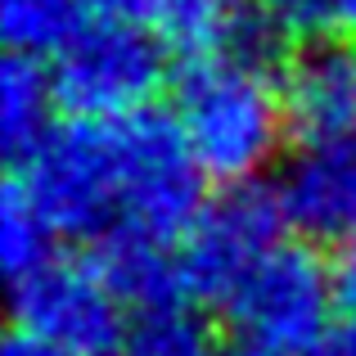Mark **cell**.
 <instances>
[{
	"label": "cell",
	"instance_id": "277c9868",
	"mask_svg": "<svg viewBox=\"0 0 356 356\" xmlns=\"http://www.w3.org/2000/svg\"><path fill=\"white\" fill-rule=\"evenodd\" d=\"M339 284L312 243H280L257 261L226 302V316L248 348L270 356H312L334 330Z\"/></svg>",
	"mask_w": 356,
	"mask_h": 356
},
{
	"label": "cell",
	"instance_id": "7a4b0ae2",
	"mask_svg": "<svg viewBox=\"0 0 356 356\" xmlns=\"http://www.w3.org/2000/svg\"><path fill=\"white\" fill-rule=\"evenodd\" d=\"M167 77V45L145 23L86 18L81 32L54 54L50 86L54 104L77 122H122L154 108Z\"/></svg>",
	"mask_w": 356,
	"mask_h": 356
},
{
	"label": "cell",
	"instance_id": "8992f818",
	"mask_svg": "<svg viewBox=\"0 0 356 356\" xmlns=\"http://www.w3.org/2000/svg\"><path fill=\"white\" fill-rule=\"evenodd\" d=\"M280 230H284V212L275 203V190H261L257 181L226 185L176 239L185 298L226 307L235 289L257 270V261L280 248Z\"/></svg>",
	"mask_w": 356,
	"mask_h": 356
},
{
	"label": "cell",
	"instance_id": "52a82bcc",
	"mask_svg": "<svg viewBox=\"0 0 356 356\" xmlns=\"http://www.w3.org/2000/svg\"><path fill=\"white\" fill-rule=\"evenodd\" d=\"M18 330L68 356H113L127 339L122 298L108 289L95 261H68L54 252L32 275L14 280Z\"/></svg>",
	"mask_w": 356,
	"mask_h": 356
},
{
	"label": "cell",
	"instance_id": "7c38bea8",
	"mask_svg": "<svg viewBox=\"0 0 356 356\" xmlns=\"http://www.w3.org/2000/svg\"><path fill=\"white\" fill-rule=\"evenodd\" d=\"M154 32L172 54L190 59H212L243 45V14L230 0H158Z\"/></svg>",
	"mask_w": 356,
	"mask_h": 356
},
{
	"label": "cell",
	"instance_id": "8fae6325",
	"mask_svg": "<svg viewBox=\"0 0 356 356\" xmlns=\"http://www.w3.org/2000/svg\"><path fill=\"white\" fill-rule=\"evenodd\" d=\"M50 108L54 104V86L50 72L32 59V54H5L0 63V145L14 163H23L50 131Z\"/></svg>",
	"mask_w": 356,
	"mask_h": 356
},
{
	"label": "cell",
	"instance_id": "6da1fadb",
	"mask_svg": "<svg viewBox=\"0 0 356 356\" xmlns=\"http://www.w3.org/2000/svg\"><path fill=\"white\" fill-rule=\"evenodd\" d=\"M172 118L181 122L194 163L217 185L257 181L280 158L284 131H293L280 81H270L261 59L235 50L185 63Z\"/></svg>",
	"mask_w": 356,
	"mask_h": 356
},
{
	"label": "cell",
	"instance_id": "5b68a950",
	"mask_svg": "<svg viewBox=\"0 0 356 356\" xmlns=\"http://www.w3.org/2000/svg\"><path fill=\"white\" fill-rule=\"evenodd\" d=\"M118 176H122V226L149 230L158 239H181L203 212V167L194 163L172 113H131L113 122Z\"/></svg>",
	"mask_w": 356,
	"mask_h": 356
},
{
	"label": "cell",
	"instance_id": "30bf717a",
	"mask_svg": "<svg viewBox=\"0 0 356 356\" xmlns=\"http://www.w3.org/2000/svg\"><path fill=\"white\" fill-rule=\"evenodd\" d=\"M90 261L108 280V289L122 298V307L158 312V307H172L185 298L176 243L149 235V230H136V226L108 230L104 239H95V257Z\"/></svg>",
	"mask_w": 356,
	"mask_h": 356
},
{
	"label": "cell",
	"instance_id": "9a60e30c",
	"mask_svg": "<svg viewBox=\"0 0 356 356\" xmlns=\"http://www.w3.org/2000/svg\"><path fill=\"white\" fill-rule=\"evenodd\" d=\"M113 356H217V343L199 312L172 302L158 312H140V321L127 330Z\"/></svg>",
	"mask_w": 356,
	"mask_h": 356
},
{
	"label": "cell",
	"instance_id": "d6986e66",
	"mask_svg": "<svg viewBox=\"0 0 356 356\" xmlns=\"http://www.w3.org/2000/svg\"><path fill=\"white\" fill-rule=\"evenodd\" d=\"M0 356H68V352H59V348H50V343H41L36 334L18 330L14 339L5 343V352H0Z\"/></svg>",
	"mask_w": 356,
	"mask_h": 356
},
{
	"label": "cell",
	"instance_id": "2e32d148",
	"mask_svg": "<svg viewBox=\"0 0 356 356\" xmlns=\"http://www.w3.org/2000/svg\"><path fill=\"white\" fill-rule=\"evenodd\" d=\"M293 14L302 36L330 32V36H356V0H293Z\"/></svg>",
	"mask_w": 356,
	"mask_h": 356
},
{
	"label": "cell",
	"instance_id": "4fadbf2b",
	"mask_svg": "<svg viewBox=\"0 0 356 356\" xmlns=\"http://www.w3.org/2000/svg\"><path fill=\"white\" fill-rule=\"evenodd\" d=\"M86 0H0V36L14 54H59L86 23Z\"/></svg>",
	"mask_w": 356,
	"mask_h": 356
},
{
	"label": "cell",
	"instance_id": "ba28073f",
	"mask_svg": "<svg viewBox=\"0 0 356 356\" xmlns=\"http://www.w3.org/2000/svg\"><path fill=\"white\" fill-rule=\"evenodd\" d=\"M275 203L284 226L307 243L356 239V131L302 136L275 172Z\"/></svg>",
	"mask_w": 356,
	"mask_h": 356
},
{
	"label": "cell",
	"instance_id": "5bb4252c",
	"mask_svg": "<svg viewBox=\"0 0 356 356\" xmlns=\"http://www.w3.org/2000/svg\"><path fill=\"white\" fill-rule=\"evenodd\" d=\"M54 239H59L54 226L41 217V208L27 199V190L14 176L0 194V266H5L9 284L45 266L54 257Z\"/></svg>",
	"mask_w": 356,
	"mask_h": 356
},
{
	"label": "cell",
	"instance_id": "e0dca14e",
	"mask_svg": "<svg viewBox=\"0 0 356 356\" xmlns=\"http://www.w3.org/2000/svg\"><path fill=\"white\" fill-rule=\"evenodd\" d=\"M95 14L104 18H127V23H149L158 9V0H86Z\"/></svg>",
	"mask_w": 356,
	"mask_h": 356
},
{
	"label": "cell",
	"instance_id": "3957f363",
	"mask_svg": "<svg viewBox=\"0 0 356 356\" xmlns=\"http://www.w3.org/2000/svg\"><path fill=\"white\" fill-rule=\"evenodd\" d=\"M18 185L63 239H104L122 226V176L113 122L50 127L18 163Z\"/></svg>",
	"mask_w": 356,
	"mask_h": 356
},
{
	"label": "cell",
	"instance_id": "ffe728a7",
	"mask_svg": "<svg viewBox=\"0 0 356 356\" xmlns=\"http://www.w3.org/2000/svg\"><path fill=\"white\" fill-rule=\"evenodd\" d=\"M226 356H270V352H261V348H248V343H243V348H235V352H226Z\"/></svg>",
	"mask_w": 356,
	"mask_h": 356
},
{
	"label": "cell",
	"instance_id": "ac0fdd59",
	"mask_svg": "<svg viewBox=\"0 0 356 356\" xmlns=\"http://www.w3.org/2000/svg\"><path fill=\"white\" fill-rule=\"evenodd\" d=\"M312 356H356V321L339 325V330H330V334H325V343H321Z\"/></svg>",
	"mask_w": 356,
	"mask_h": 356
},
{
	"label": "cell",
	"instance_id": "9c48e42d",
	"mask_svg": "<svg viewBox=\"0 0 356 356\" xmlns=\"http://www.w3.org/2000/svg\"><path fill=\"white\" fill-rule=\"evenodd\" d=\"M284 113L298 136L356 131V54L343 45H312L280 77Z\"/></svg>",
	"mask_w": 356,
	"mask_h": 356
}]
</instances>
